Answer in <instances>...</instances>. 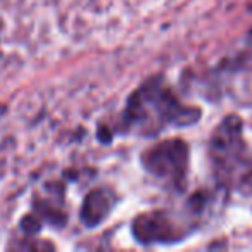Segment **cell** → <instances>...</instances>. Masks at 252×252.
I'll list each match as a JSON object with an SVG mask.
<instances>
[{
    "label": "cell",
    "instance_id": "1",
    "mask_svg": "<svg viewBox=\"0 0 252 252\" xmlns=\"http://www.w3.org/2000/svg\"><path fill=\"white\" fill-rule=\"evenodd\" d=\"M149 164L161 176H176L183 173L185 164V147L180 142L164 144L158 147L149 158Z\"/></svg>",
    "mask_w": 252,
    "mask_h": 252
}]
</instances>
